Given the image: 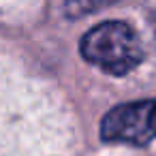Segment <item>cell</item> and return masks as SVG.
Returning a JSON list of instances; mask_svg holds the SVG:
<instances>
[{"label":"cell","instance_id":"1","mask_svg":"<svg viewBox=\"0 0 156 156\" xmlns=\"http://www.w3.org/2000/svg\"><path fill=\"white\" fill-rule=\"evenodd\" d=\"M79 51L86 62L115 77L130 73L145 58L139 34L126 22H103L94 26L83 34Z\"/></svg>","mask_w":156,"mask_h":156},{"label":"cell","instance_id":"2","mask_svg":"<svg viewBox=\"0 0 156 156\" xmlns=\"http://www.w3.org/2000/svg\"><path fill=\"white\" fill-rule=\"evenodd\" d=\"M156 137L154 101H135L113 107L101 122V139L107 143L147 145Z\"/></svg>","mask_w":156,"mask_h":156},{"label":"cell","instance_id":"3","mask_svg":"<svg viewBox=\"0 0 156 156\" xmlns=\"http://www.w3.org/2000/svg\"><path fill=\"white\" fill-rule=\"evenodd\" d=\"M115 2H120V0H64V15L69 20H79Z\"/></svg>","mask_w":156,"mask_h":156},{"label":"cell","instance_id":"4","mask_svg":"<svg viewBox=\"0 0 156 156\" xmlns=\"http://www.w3.org/2000/svg\"><path fill=\"white\" fill-rule=\"evenodd\" d=\"M154 105H156V98H154Z\"/></svg>","mask_w":156,"mask_h":156}]
</instances>
